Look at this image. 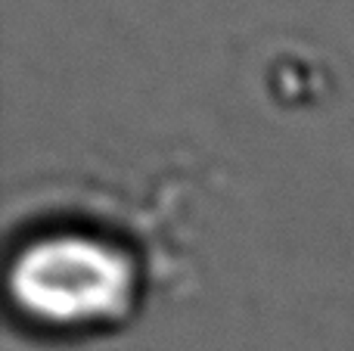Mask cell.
<instances>
[{
    "label": "cell",
    "instance_id": "6da1fadb",
    "mask_svg": "<svg viewBox=\"0 0 354 351\" xmlns=\"http://www.w3.org/2000/svg\"><path fill=\"white\" fill-rule=\"evenodd\" d=\"M16 302L50 323H97L131 305L134 271L112 246L84 236H53L28 246L12 265Z\"/></svg>",
    "mask_w": 354,
    "mask_h": 351
}]
</instances>
